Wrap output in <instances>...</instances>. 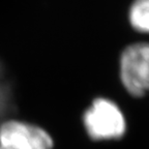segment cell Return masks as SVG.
Here are the masks:
<instances>
[{
	"label": "cell",
	"mask_w": 149,
	"mask_h": 149,
	"mask_svg": "<svg viewBox=\"0 0 149 149\" xmlns=\"http://www.w3.org/2000/svg\"><path fill=\"white\" fill-rule=\"evenodd\" d=\"M88 136L95 141L116 140L124 135L126 122L123 113L114 102L95 98L83 115Z\"/></svg>",
	"instance_id": "6da1fadb"
},
{
	"label": "cell",
	"mask_w": 149,
	"mask_h": 149,
	"mask_svg": "<svg viewBox=\"0 0 149 149\" xmlns=\"http://www.w3.org/2000/svg\"><path fill=\"white\" fill-rule=\"evenodd\" d=\"M120 80L134 96L149 91V42H137L126 47L119 63Z\"/></svg>",
	"instance_id": "7a4b0ae2"
},
{
	"label": "cell",
	"mask_w": 149,
	"mask_h": 149,
	"mask_svg": "<svg viewBox=\"0 0 149 149\" xmlns=\"http://www.w3.org/2000/svg\"><path fill=\"white\" fill-rule=\"evenodd\" d=\"M54 140L38 124L18 118L0 123V149H53Z\"/></svg>",
	"instance_id": "3957f363"
},
{
	"label": "cell",
	"mask_w": 149,
	"mask_h": 149,
	"mask_svg": "<svg viewBox=\"0 0 149 149\" xmlns=\"http://www.w3.org/2000/svg\"><path fill=\"white\" fill-rule=\"evenodd\" d=\"M132 27L141 33H149V0H135L128 12Z\"/></svg>",
	"instance_id": "277c9868"
}]
</instances>
